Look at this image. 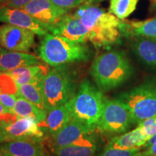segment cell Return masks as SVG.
<instances>
[{"label": "cell", "mask_w": 156, "mask_h": 156, "mask_svg": "<svg viewBox=\"0 0 156 156\" xmlns=\"http://www.w3.org/2000/svg\"><path fill=\"white\" fill-rule=\"evenodd\" d=\"M38 63V58L33 54L12 51L0 46V69L2 73H9L16 68L36 65Z\"/></svg>", "instance_id": "obj_14"}, {"label": "cell", "mask_w": 156, "mask_h": 156, "mask_svg": "<svg viewBox=\"0 0 156 156\" xmlns=\"http://www.w3.org/2000/svg\"><path fill=\"white\" fill-rule=\"evenodd\" d=\"M23 9L41 22L51 25L57 23L68 11L51 0H32Z\"/></svg>", "instance_id": "obj_12"}, {"label": "cell", "mask_w": 156, "mask_h": 156, "mask_svg": "<svg viewBox=\"0 0 156 156\" xmlns=\"http://www.w3.org/2000/svg\"><path fill=\"white\" fill-rule=\"evenodd\" d=\"M2 7V6L1 5H0V8H1V7Z\"/></svg>", "instance_id": "obj_34"}, {"label": "cell", "mask_w": 156, "mask_h": 156, "mask_svg": "<svg viewBox=\"0 0 156 156\" xmlns=\"http://www.w3.org/2000/svg\"><path fill=\"white\" fill-rule=\"evenodd\" d=\"M148 138L142 132L139 126L132 131L122 135L114 136L106 145V148H119V149H133L142 148L148 141Z\"/></svg>", "instance_id": "obj_19"}, {"label": "cell", "mask_w": 156, "mask_h": 156, "mask_svg": "<svg viewBox=\"0 0 156 156\" xmlns=\"http://www.w3.org/2000/svg\"><path fill=\"white\" fill-rule=\"evenodd\" d=\"M6 2H7V0H0V5L2 6H5Z\"/></svg>", "instance_id": "obj_33"}, {"label": "cell", "mask_w": 156, "mask_h": 156, "mask_svg": "<svg viewBox=\"0 0 156 156\" xmlns=\"http://www.w3.org/2000/svg\"><path fill=\"white\" fill-rule=\"evenodd\" d=\"M32 0H7L5 6L12 7V8L23 9L27 4Z\"/></svg>", "instance_id": "obj_30"}, {"label": "cell", "mask_w": 156, "mask_h": 156, "mask_svg": "<svg viewBox=\"0 0 156 156\" xmlns=\"http://www.w3.org/2000/svg\"><path fill=\"white\" fill-rule=\"evenodd\" d=\"M12 113L17 116L31 119L37 123L44 121L47 115L46 110H43L21 97H17Z\"/></svg>", "instance_id": "obj_22"}, {"label": "cell", "mask_w": 156, "mask_h": 156, "mask_svg": "<svg viewBox=\"0 0 156 156\" xmlns=\"http://www.w3.org/2000/svg\"><path fill=\"white\" fill-rule=\"evenodd\" d=\"M17 115L9 112L0 102V127L14 122L17 119Z\"/></svg>", "instance_id": "obj_29"}, {"label": "cell", "mask_w": 156, "mask_h": 156, "mask_svg": "<svg viewBox=\"0 0 156 156\" xmlns=\"http://www.w3.org/2000/svg\"><path fill=\"white\" fill-rule=\"evenodd\" d=\"M140 0H111L109 12L120 20L128 17L135 10Z\"/></svg>", "instance_id": "obj_24"}, {"label": "cell", "mask_w": 156, "mask_h": 156, "mask_svg": "<svg viewBox=\"0 0 156 156\" xmlns=\"http://www.w3.org/2000/svg\"><path fill=\"white\" fill-rule=\"evenodd\" d=\"M58 7L67 9L79 7L80 6L93 0H51Z\"/></svg>", "instance_id": "obj_28"}, {"label": "cell", "mask_w": 156, "mask_h": 156, "mask_svg": "<svg viewBox=\"0 0 156 156\" xmlns=\"http://www.w3.org/2000/svg\"><path fill=\"white\" fill-rule=\"evenodd\" d=\"M132 51L138 59L151 69H156V39L146 37H134Z\"/></svg>", "instance_id": "obj_17"}, {"label": "cell", "mask_w": 156, "mask_h": 156, "mask_svg": "<svg viewBox=\"0 0 156 156\" xmlns=\"http://www.w3.org/2000/svg\"><path fill=\"white\" fill-rule=\"evenodd\" d=\"M142 148L133 149H119V148H105L103 153L96 156H143Z\"/></svg>", "instance_id": "obj_25"}, {"label": "cell", "mask_w": 156, "mask_h": 156, "mask_svg": "<svg viewBox=\"0 0 156 156\" xmlns=\"http://www.w3.org/2000/svg\"><path fill=\"white\" fill-rule=\"evenodd\" d=\"M0 73H2V72H1V69H0Z\"/></svg>", "instance_id": "obj_35"}, {"label": "cell", "mask_w": 156, "mask_h": 156, "mask_svg": "<svg viewBox=\"0 0 156 156\" xmlns=\"http://www.w3.org/2000/svg\"><path fill=\"white\" fill-rule=\"evenodd\" d=\"M44 36L39 48V55L42 60L51 67L87 61L90 58V50L84 43L74 41L52 34Z\"/></svg>", "instance_id": "obj_3"}, {"label": "cell", "mask_w": 156, "mask_h": 156, "mask_svg": "<svg viewBox=\"0 0 156 156\" xmlns=\"http://www.w3.org/2000/svg\"><path fill=\"white\" fill-rule=\"evenodd\" d=\"M134 72L127 56L122 51H112L98 56L93 62L90 74L98 88L111 90L128 81Z\"/></svg>", "instance_id": "obj_2"}, {"label": "cell", "mask_w": 156, "mask_h": 156, "mask_svg": "<svg viewBox=\"0 0 156 156\" xmlns=\"http://www.w3.org/2000/svg\"><path fill=\"white\" fill-rule=\"evenodd\" d=\"M40 85L47 112L66 105L75 94V83L64 65L54 67L46 73Z\"/></svg>", "instance_id": "obj_5"}, {"label": "cell", "mask_w": 156, "mask_h": 156, "mask_svg": "<svg viewBox=\"0 0 156 156\" xmlns=\"http://www.w3.org/2000/svg\"><path fill=\"white\" fill-rule=\"evenodd\" d=\"M142 155L143 156H156V140L151 147L142 151Z\"/></svg>", "instance_id": "obj_31"}, {"label": "cell", "mask_w": 156, "mask_h": 156, "mask_svg": "<svg viewBox=\"0 0 156 156\" xmlns=\"http://www.w3.org/2000/svg\"><path fill=\"white\" fill-rule=\"evenodd\" d=\"M93 129L87 124L71 118L67 124L52 136L51 148L76 144L88 134L93 133Z\"/></svg>", "instance_id": "obj_13"}, {"label": "cell", "mask_w": 156, "mask_h": 156, "mask_svg": "<svg viewBox=\"0 0 156 156\" xmlns=\"http://www.w3.org/2000/svg\"><path fill=\"white\" fill-rule=\"evenodd\" d=\"M35 44V34L15 25H0V46L12 51H29Z\"/></svg>", "instance_id": "obj_9"}, {"label": "cell", "mask_w": 156, "mask_h": 156, "mask_svg": "<svg viewBox=\"0 0 156 156\" xmlns=\"http://www.w3.org/2000/svg\"><path fill=\"white\" fill-rule=\"evenodd\" d=\"M106 98L103 92L88 80L82 82L79 89L71 100L66 104L71 118L96 129Z\"/></svg>", "instance_id": "obj_4"}, {"label": "cell", "mask_w": 156, "mask_h": 156, "mask_svg": "<svg viewBox=\"0 0 156 156\" xmlns=\"http://www.w3.org/2000/svg\"><path fill=\"white\" fill-rule=\"evenodd\" d=\"M0 22L28 29L38 36H46L51 25L46 24L26 12L24 9L2 6L0 8Z\"/></svg>", "instance_id": "obj_10"}, {"label": "cell", "mask_w": 156, "mask_h": 156, "mask_svg": "<svg viewBox=\"0 0 156 156\" xmlns=\"http://www.w3.org/2000/svg\"><path fill=\"white\" fill-rule=\"evenodd\" d=\"M133 124L134 122L131 113L124 103L117 99L105 98L96 130L103 133L120 134L126 132Z\"/></svg>", "instance_id": "obj_7"}, {"label": "cell", "mask_w": 156, "mask_h": 156, "mask_svg": "<svg viewBox=\"0 0 156 156\" xmlns=\"http://www.w3.org/2000/svg\"><path fill=\"white\" fill-rule=\"evenodd\" d=\"M100 1H103V0H100Z\"/></svg>", "instance_id": "obj_36"}, {"label": "cell", "mask_w": 156, "mask_h": 156, "mask_svg": "<svg viewBox=\"0 0 156 156\" xmlns=\"http://www.w3.org/2000/svg\"><path fill=\"white\" fill-rule=\"evenodd\" d=\"M116 99L127 107L134 124L156 116V76L122 93Z\"/></svg>", "instance_id": "obj_6"}, {"label": "cell", "mask_w": 156, "mask_h": 156, "mask_svg": "<svg viewBox=\"0 0 156 156\" xmlns=\"http://www.w3.org/2000/svg\"><path fill=\"white\" fill-rule=\"evenodd\" d=\"M96 151L97 141L93 133L87 135L76 144L51 148L54 156H94Z\"/></svg>", "instance_id": "obj_18"}, {"label": "cell", "mask_w": 156, "mask_h": 156, "mask_svg": "<svg viewBox=\"0 0 156 156\" xmlns=\"http://www.w3.org/2000/svg\"><path fill=\"white\" fill-rule=\"evenodd\" d=\"M124 35L156 39V16L142 21H124Z\"/></svg>", "instance_id": "obj_20"}, {"label": "cell", "mask_w": 156, "mask_h": 156, "mask_svg": "<svg viewBox=\"0 0 156 156\" xmlns=\"http://www.w3.org/2000/svg\"><path fill=\"white\" fill-rule=\"evenodd\" d=\"M44 135V132L38 127L36 122L17 116L14 122L0 127V144L15 140H42Z\"/></svg>", "instance_id": "obj_8"}, {"label": "cell", "mask_w": 156, "mask_h": 156, "mask_svg": "<svg viewBox=\"0 0 156 156\" xmlns=\"http://www.w3.org/2000/svg\"><path fill=\"white\" fill-rule=\"evenodd\" d=\"M92 2L80 6L74 14L90 32L89 41L95 48H108L119 43L124 35V21Z\"/></svg>", "instance_id": "obj_1"}, {"label": "cell", "mask_w": 156, "mask_h": 156, "mask_svg": "<svg viewBox=\"0 0 156 156\" xmlns=\"http://www.w3.org/2000/svg\"><path fill=\"white\" fill-rule=\"evenodd\" d=\"M71 119V115L66 105L60 106L48 111L44 121L38 123V127L43 132L51 136L56 134Z\"/></svg>", "instance_id": "obj_16"}, {"label": "cell", "mask_w": 156, "mask_h": 156, "mask_svg": "<svg viewBox=\"0 0 156 156\" xmlns=\"http://www.w3.org/2000/svg\"><path fill=\"white\" fill-rule=\"evenodd\" d=\"M17 99L16 94H12L0 90V102L9 112L12 113Z\"/></svg>", "instance_id": "obj_27"}, {"label": "cell", "mask_w": 156, "mask_h": 156, "mask_svg": "<svg viewBox=\"0 0 156 156\" xmlns=\"http://www.w3.org/2000/svg\"><path fill=\"white\" fill-rule=\"evenodd\" d=\"M50 32L52 34L65 37L74 41L84 43L89 41L90 32L81 20L75 15L68 14L62 17L57 23L51 25Z\"/></svg>", "instance_id": "obj_11"}, {"label": "cell", "mask_w": 156, "mask_h": 156, "mask_svg": "<svg viewBox=\"0 0 156 156\" xmlns=\"http://www.w3.org/2000/svg\"><path fill=\"white\" fill-rule=\"evenodd\" d=\"M40 83H28L17 85L16 95L17 97H21L25 100L28 101L29 102L34 103V105L43 110H46Z\"/></svg>", "instance_id": "obj_23"}, {"label": "cell", "mask_w": 156, "mask_h": 156, "mask_svg": "<svg viewBox=\"0 0 156 156\" xmlns=\"http://www.w3.org/2000/svg\"><path fill=\"white\" fill-rule=\"evenodd\" d=\"M0 146L7 156H44L41 140H15L1 143Z\"/></svg>", "instance_id": "obj_15"}, {"label": "cell", "mask_w": 156, "mask_h": 156, "mask_svg": "<svg viewBox=\"0 0 156 156\" xmlns=\"http://www.w3.org/2000/svg\"><path fill=\"white\" fill-rule=\"evenodd\" d=\"M0 156H7V154H6L5 153V151L2 150V148L1 147V146H0Z\"/></svg>", "instance_id": "obj_32"}, {"label": "cell", "mask_w": 156, "mask_h": 156, "mask_svg": "<svg viewBox=\"0 0 156 156\" xmlns=\"http://www.w3.org/2000/svg\"><path fill=\"white\" fill-rule=\"evenodd\" d=\"M6 73L12 78L16 85L40 83L46 74L44 73V69L38 64L18 67Z\"/></svg>", "instance_id": "obj_21"}, {"label": "cell", "mask_w": 156, "mask_h": 156, "mask_svg": "<svg viewBox=\"0 0 156 156\" xmlns=\"http://www.w3.org/2000/svg\"><path fill=\"white\" fill-rule=\"evenodd\" d=\"M138 126L141 128L148 140H150L156 134V116L142 121Z\"/></svg>", "instance_id": "obj_26"}]
</instances>
